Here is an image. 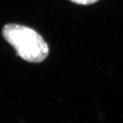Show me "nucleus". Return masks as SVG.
Returning <instances> with one entry per match:
<instances>
[{
	"label": "nucleus",
	"instance_id": "1",
	"mask_svg": "<svg viewBox=\"0 0 123 123\" xmlns=\"http://www.w3.org/2000/svg\"><path fill=\"white\" fill-rule=\"evenodd\" d=\"M2 35L16 50L18 55L25 61L39 63L48 56L49 49L47 43L30 27L9 23L3 27Z\"/></svg>",
	"mask_w": 123,
	"mask_h": 123
},
{
	"label": "nucleus",
	"instance_id": "2",
	"mask_svg": "<svg viewBox=\"0 0 123 123\" xmlns=\"http://www.w3.org/2000/svg\"><path fill=\"white\" fill-rule=\"evenodd\" d=\"M70 1L79 5H90L96 3L98 0H70Z\"/></svg>",
	"mask_w": 123,
	"mask_h": 123
}]
</instances>
